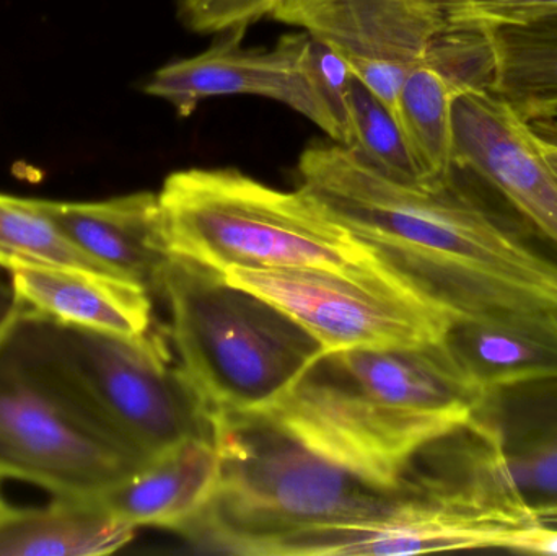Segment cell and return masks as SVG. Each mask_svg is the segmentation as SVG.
Instances as JSON below:
<instances>
[{"mask_svg":"<svg viewBox=\"0 0 557 556\" xmlns=\"http://www.w3.org/2000/svg\"><path fill=\"white\" fill-rule=\"evenodd\" d=\"M219 453L212 436H191L149 457L126 479L97 496L120 521L134 528L183 532L214 498Z\"/></svg>","mask_w":557,"mask_h":556,"instance_id":"obj_15","label":"cell"},{"mask_svg":"<svg viewBox=\"0 0 557 556\" xmlns=\"http://www.w3.org/2000/svg\"><path fill=\"white\" fill-rule=\"evenodd\" d=\"M22 313L23 307L12 284L0 281V343L12 332Z\"/></svg>","mask_w":557,"mask_h":556,"instance_id":"obj_27","label":"cell"},{"mask_svg":"<svg viewBox=\"0 0 557 556\" xmlns=\"http://www.w3.org/2000/svg\"><path fill=\"white\" fill-rule=\"evenodd\" d=\"M277 0H191L178 5L180 18L196 33H244L270 16Z\"/></svg>","mask_w":557,"mask_h":556,"instance_id":"obj_23","label":"cell"},{"mask_svg":"<svg viewBox=\"0 0 557 556\" xmlns=\"http://www.w3.org/2000/svg\"><path fill=\"white\" fill-rule=\"evenodd\" d=\"M517 554L557 555V529L543 526L542 522L520 532L509 551Z\"/></svg>","mask_w":557,"mask_h":556,"instance_id":"obj_25","label":"cell"},{"mask_svg":"<svg viewBox=\"0 0 557 556\" xmlns=\"http://www.w3.org/2000/svg\"><path fill=\"white\" fill-rule=\"evenodd\" d=\"M20 325L91 413L144 459L212 424L163 333L139 338L59 325L23 310Z\"/></svg>","mask_w":557,"mask_h":556,"instance_id":"obj_5","label":"cell"},{"mask_svg":"<svg viewBox=\"0 0 557 556\" xmlns=\"http://www.w3.org/2000/svg\"><path fill=\"white\" fill-rule=\"evenodd\" d=\"M221 274L287 313L323 349L432 345L444 339L454 320L444 307L392 270L232 268Z\"/></svg>","mask_w":557,"mask_h":556,"instance_id":"obj_8","label":"cell"},{"mask_svg":"<svg viewBox=\"0 0 557 556\" xmlns=\"http://www.w3.org/2000/svg\"><path fill=\"white\" fill-rule=\"evenodd\" d=\"M536 518L543 526L557 529V502L546 503V505L536 506Z\"/></svg>","mask_w":557,"mask_h":556,"instance_id":"obj_28","label":"cell"},{"mask_svg":"<svg viewBox=\"0 0 557 556\" xmlns=\"http://www.w3.org/2000/svg\"><path fill=\"white\" fill-rule=\"evenodd\" d=\"M231 35L193 58L176 59L157 69L144 91L166 101L182 118L191 116L209 98H270L297 111L339 144L336 124L314 94L304 67L307 33L284 36L271 49L245 48L240 32Z\"/></svg>","mask_w":557,"mask_h":556,"instance_id":"obj_11","label":"cell"},{"mask_svg":"<svg viewBox=\"0 0 557 556\" xmlns=\"http://www.w3.org/2000/svg\"><path fill=\"white\" fill-rule=\"evenodd\" d=\"M59 231L108 273L150 294L172 261L159 193L139 191L101 201L39 199Z\"/></svg>","mask_w":557,"mask_h":556,"instance_id":"obj_12","label":"cell"},{"mask_svg":"<svg viewBox=\"0 0 557 556\" xmlns=\"http://www.w3.org/2000/svg\"><path fill=\"white\" fill-rule=\"evenodd\" d=\"M304 67L314 94L336 124L339 144L350 146L349 95L354 74L346 59L326 42L308 35L305 39Z\"/></svg>","mask_w":557,"mask_h":556,"instance_id":"obj_22","label":"cell"},{"mask_svg":"<svg viewBox=\"0 0 557 556\" xmlns=\"http://www.w3.org/2000/svg\"><path fill=\"white\" fill-rule=\"evenodd\" d=\"M159 196L173 257L219 273L232 268L389 270L301 189L273 188L240 170H178L166 176Z\"/></svg>","mask_w":557,"mask_h":556,"instance_id":"obj_3","label":"cell"},{"mask_svg":"<svg viewBox=\"0 0 557 556\" xmlns=\"http://www.w3.org/2000/svg\"><path fill=\"white\" fill-rule=\"evenodd\" d=\"M270 16L336 49L395 114L406 77L448 25L441 0H277Z\"/></svg>","mask_w":557,"mask_h":556,"instance_id":"obj_9","label":"cell"},{"mask_svg":"<svg viewBox=\"0 0 557 556\" xmlns=\"http://www.w3.org/2000/svg\"><path fill=\"white\" fill-rule=\"evenodd\" d=\"M444 343L487 397L507 388L557 382V312L552 310L454 320Z\"/></svg>","mask_w":557,"mask_h":556,"instance_id":"obj_14","label":"cell"},{"mask_svg":"<svg viewBox=\"0 0 557 556\" xmlns=\"http://www.w3.org/2000/svg\"><path fill=\"white\" fill-rule=\"evenodd\" d=\"M0 482H2V479H0ZM7 508H9V505H7L5 499H3L2 492H0V512Z\"/></svg>","mask_w":557,"mask_h":556,"instance_id":"obj_29","label":"cell"},{"mask_svg":"<svg viewBox=\"0 0 557 556\" xmlns=\"http://www.w3.org/2000/svg\"><path fill=\"white\" fill-rule=\"evenodd\" d=\"M219 453L214 498L185 534L222 554L248 556L268 539L310 526L359 521L401 496L313 453L264 411L211 418Z\"/></svg>","mask_w":557,"mask_h":556,"instance_id":"obj_2","label":"cell"},{"mask_svg":"<svg viewBox=\"0 0 557 556\" xmlns=\"http://www.w3.org/2000/svg\"><path fill=\"white\" fill-rule=\"evenodd\" d=\"M5 270L23 310L39 319L124 338L153 330L150 293L134 281L65 264L18 261Z\"/></svg>","mask_w":557,"mask_h":556,"instance_id":"obj_13","label":"cell"},{"mask_svg":"<svg viewBox=\"0 0 557 556\" xmlns=\"http://www.w3.org/2000/svg\"><path fill=\"white\" fill-rule=\"evenodd\" d=\"M349 116V147L399 182L429 186L409 149L398 118L357 78L350 85Z\"/></svg>","mask_w":557,"mask_h":556,"instance_id":"obj_21","label":"cell"},{"mask_svg":"<svg viewBox=\"0 0 557 556\" xmlns=\"http://www.w3.org/2000/svg\"><path fill=\"white\" fill-rule=\"evenodd\" d=\"M180 369L209 420L264 410L323 351L294 319L219 271L173 257L159 291Z\"/></svg>","mask_w":557,"mask_h":556,"instance_id":"obj_4","label":"cell"},{"mask_svg":"<svg viewBox=\"0 0 557 556\" xmlns=\"http://www.w3.org/2000/svg\"><path fill=\"white\" fill-rule=\"evenodd\" d=\"M529 124L540 153L557 176V120H535Z\"/></svg>","mask_w":557,"mask_h":556,"instance_id":"obj_26","label":"cell"},{"mask_svg":"<svg viewBox=\"0 0 557 556\" xmlns=\"http://www.w3.org/2000/svg\"><path fill=\"white\" fill-rule=\"evenodd\" d=\"M455 170L490 188L507 212L557 258V176L530 124L490 90L454 98Z\"/></svg>","mask_w":557,"mask_h":556,"instance_id":"obj_10","label":"cell"},{"mask_svg":"<svg viewBox=\"0 0 557 556\" xmlns=\"http://www.w3.org/2000/svg\"><path fill=\"white\" fill-rule=\"evenodd\" d=\"M455 95L438 72L418 65L406 77L396 104V118L429 186L445 185L455 176Z\"/></svg>","mask_w":557,"mask_h":556,"instance_id":"obj_18","label":"cell"},{"mask_svg":"<svg viewBox=\"0 0 557 556\" xmlns=\"http://www.w3.org/2000/svg\"><path fill=\"white\" fill-rule=\"evenodd\" d=\"M481 466L533 508L557 502V421L507 440L487 415L470 424Z\"/></svg>","mask_w":557,"mask_h":556,"instance_id":"obj_19","label":"cell"},{"mask_svg":"<svg viewBox=\"0 0 557 556\" xmlns=\"http://www.w3.org/2000/svg\"><path fill=\"white\" fill-rule=\"evenodd\" d=\"M146 460L91 413L18 319L0 343V479L97 498Z\"/></svg>","mask_w":557,"mask_h":556,"instance_id":"obj_6","label":"cell"},{"mask_svg":"<svg viewBox=\"0 0 557 556\" xmlns=\"http://www.w3.org/2000/svg\"><path fill=\"white\" fill-rule=\"evenodd\" d=\"M555 120H557V114H556V118H555Z\"/></svg>","mask_w":557,"mask_h":556,"instance_id":"obj_31","label":"cell"},{"mask_svg":"<svg viewBox=\"0 0 557 556\" xmlns=\"http://www.w3.org/2000/svg\"><path fill=\"white\" fill-rule=\"evenodd\" d=\"M191 2V0H178V5H183V3Z\"/></svg>","mask_w":557,"mask_h":556,"instance_id":"obj_30","label":"cell"},{"mask_svg":"<svg viewBox=\"0 0 557 556\" xmlns=\"http://www.w3.org/2000/svg\"><path fill=\"white\" fill-rule=\"evenodd\" d=\"M136 528L98 498L54 496L42 508L0 512V556H101L133 542Z\"/></svg>","mask_w":557,"mask_h":556,"instance_id":"obj_16","label":"cell"},{"mask_svg":"<svg viewBox=\"0 0 557 556\" xmlns=\"http://www.w3.org/2000/svg\"><path fill=\"white\" fill-rule=\"evenodd\" d=\"M535 508L468 470L411 472L401 496L359 521L310 526L268 539L248 556H395L509 551L539 524Z\"/></svg>","mask_w":557,"mask_h":556,"instance_id":"obj_7","label":"cell"},{"mask_svg":"<svg viewBox=\"0 0 557 556\" xmlns=\"http://www.w3.org/2000/svg\"><path fill=\"white\" fill-rule=\"evenodd\" d=\"M494 58L491 94L530 123L557 114V12L483 28Z\"/></svg>","mask_w":557,"mask_h":556,"instance_id":"obj_17","label":"cell"},{"mask_svg":"<svg viewBox=\"0 0 557 556\" xmlns=\"http://www.w3.org/2000/svg\"><path fill=\"white\" fill-rule=\"evenodd\" d=\"M491 400L442 339L323 349L260 411L363 482L396 490L422 450L470 424Z\"/></svg>","mask_w":557,"mask_h":556,"instance_id":"obj_1","label":"cell"},{"mask_svg":"<svg viewBox=\"0 0 557 556\" xmlns=\"http://www.w3.org/2000/svg\"><path fill=\"white\" fill-rule=\"evenodd\" d=\"M448 22L486 26L529 22L557 12V0H441Z\"/></svg>","mask_w":557,"mask_h":556,"instance_id":"obj_24","label":"cell"},{"mask_svg":"<svg viewBox=\"0 0 557 556\" xmlns=\"http://www.w3.org/2000/svg\"><path fill=\"white\" fill-rule=\"evenodd\" d=\"M18 261L104 271L59 231L39 198L0 193V267Z\"/></svg>","mask_w":557,"mask_h":556,"instance_id":"obj_20","label":"cell"}]
</instances>
